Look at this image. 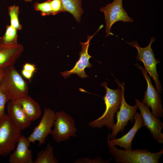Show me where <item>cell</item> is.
<instances>
[{"label": "cell", "instance_id": "25", "mask_svg": "<svg viewBox=\"0 0 163 163\" xmlns=\"http://www.w3.org/2000/svg\"><path fill=\"white\" fill-rule=\"evenodd\" d=\"M110 159L107 160H102L101 158H96L95 159L87 158H82L77 159L75 163H108L110 162Z\"/></svg>", "mask_w": 163, "mask_h": 163}, {"label": "cell", "instance_id": "8", "mask_svg": "<svg viewBox=\"0 0 163 163\" xmlns=\"http://www.w3.org/2000/svg\"><path fill=\"white\" fill-rule=\"evenodd\" d=\"M123 0H114L112 3H109L100 9V11L103 12L104 14L107 37L113 35L111 32L110 30L116 22L120 21L131 23L134 21L123 8Z\"/></svg>", "mask_w": 163, "mask_h": 163}, {"label": "cell", "instance_id": "15", "mask_svg": "<svg viewBox=\"0 0 163 163\" xmlns=\"http://www.w3.org/2000/svg\"><path fill=\"white\" fill-rule=\"evenodd\" d=\"M7 112L10 120L21 131L30 126L31 121L16 101L10 100L8 102Z\"/></svg>", "mask_w": 163, "mask_h": 163}, {"label": "cell", "instance_id": "3", "mask_svg": "<svg viewBox=\"0 0 163 163\" xmlns=\"http://www.w3.org/2000/svg\"><path fill=\"white\" fill-rule=\"evenodd\" d=\"M110 154L114 157L116 163H158L163 153V149L152 152L146 149L120 150L107 141Z\"/></svg>", "mask_w": 163, "mask_h": 163}, {"label": "cell", "instance_id": "23", "mask_svg": "<svg viewBox=\"0 0 163 163\" xmlns=\"http://www.w3.org/2000/svg\"><path fill=\"white\" fill-rule=\"evenodd\" d=\"M52 15H55L60 12L65 11L60 0H51Z\"/></svg>", "mask_w": 163, "mask_h": 163}, {"label": "cell", "instance_id": "13", "mask_svg": "<svg viewBox=\"0 0 163 163\" xmlns=\"http://www.w3.org/2000/svg\"><path fill=\"white\" fill-rule=\"evenodd\" d=\"M24 51L23 45L18 43L9 44L0 43V69L14 65Z\"/></svg>", "mask_w": 163, "mask_h": 163}, {"label": "cell", "instance_id": "27", "mask_svg": "<svg viewBox=\"0 0 163 163\" xmlns=\"http://www.w3.org/2000/svg\"><path fill=\"white\" fill-rule=\"evenodd\" d=\"M34 73L22 69L21 74L25 78L30 81Z\"/></svg>", "mask_w": 163, "mask_h": 163}, {"label": "cell", "instance_id": "4", "mask_svg": "<svg viewBox=\"0 0 163 163\" xmlns=\"http://www.w3.org/2000/svg\"><path fill=\"white\" fill-rule=\"evenodd\" d=\"M21 131L7 114L0 118V156H6L14 150Z\"/></svg>", "mask_w": 163, "mask_h": 163}, {"label": "cell", "instance_id": "29", "mask_svg": "<svg viewBox=\"0 0 163 163\" xmlns=\"http://www.w3.org/2000/svg\"><path fill=\"white\" fill-rule=\"evenodd\" d=\"M26 2H30L33 1V0H24Z\"/></svg>", "mask_w": 163, "mask_h": 163}, {"label": "cell", "instance_id": "10", "mask_svg": "<svg viewBox=\"0 0 163 163\" xmlns=\"http://www.w3.org/2000/svg\"><path fill=\"white\" fill-rule=\"evenodd\" d=\"M55 112L50 108L44 109L43 116L38 125L27 138L30 143L38 141L40 146L45 142L46 138L52 132Z\"/></svg>", "mask_w": 163, "mask_h": 163}, {"label": "cell", "instance_id": "20", "mask_svg": "<svg viewBox=\"0 0 163 163\" xmlns=\"http://www.w3.org/2000/svg\"><path fill=\"white\" fill-rule=\"evenodd\" d=\"M18 30L10 24L7 26L4 35L0 37L2 43L9 44L18 43Z\"/></svg>", "mask_w": 163, "mask_h": 163}, {"label": "cell", "instance_id": "14", "mask_svg": "<svg viewBox=\"0 0 163 163\" xmlns=\"http://www.w3.org/2000/svg\"><path fill=\"white\" fill-rule=\"evenodd\" d=\"M30 142L27 138L21 135L16 149L10 154L9 161L10 163H33L32 151L29 149Z\"/></svg>", "mask_w": 163, "mask_h": 163}, {"label": "cell", "instance_id": "17", "mask_svg": "<svg viewBox=\"0 0 163 163\" xmlns=\"http://www.w3.org/2000/svg\"><path fill=\"white\" fill-rule=\"evenodd\" d=\"M14 101L20 104L24 113L31 122L38 119L41 116V111L40 106L28 95Z\"/></svg>", "mask_w": 163, "mask_h": 163}, {"label": "cell", "instance_id": "18", "mask_svg": "<svg viewBox=\"0 0 163 163\" xmlns=\"http://www.w3.org/2000/svg\"><path fill=\"white\" fill-rule=\"evenodd\" d=\"M65 11L72 14L78 22L84 12L82 8V0H60Z\"/></svg>", "mask_w": 163, "mask_h": 163}, {"label": "cell", "instance_id": "19", "mask_svg": "<svg viewBox=\"0 0 163 163\" xmlns=\"http://www.w3.org/2000/svg\"><path fill=\"white\" fill-rule=\"evenodd\" d=\"M58 161L54 155L53 149L50 143L45 150L39 152L33 163H58Z\"/></svg>", "mask_w": 163, "mask_h": 163}, {"label": "cell", "instance_id": "28", "mask_svg": "<svg viewBox=\"0 0 163 163\" xmlns=\"http://www.w3.org/2000/svg\"><path fill=\"white\" fill-rule=\"evenodd\" d=\"M4 69H0V81L4 74Z\"/></svg>", "mask_w": 163, "mask_h": 163}, {"label": "cell", "instance_id": "22", "mask_svg": "<svg viewBox=\"0 0 163 163\" xmlns=\"http://www.w3.org/2000/svg\"><path fill=\"white\" fill-rule=\"evenodd\" d=\"M50 1L47 0L41 3L37 2L34 5V8L36 11H40L43 16L52 14Z\"/></svg>", "mask_w": 163, "mask_h": 163}, {"label": "cell", "instance_id": "9", "mask_svg": "<svg viewBox=\"0 0 163 163\" xmlns=\"http://www.w3.org/2000/svg\"><path fill=\"white\" fill-rule=\"evenodd\" d=\"M135 65L142 72L147 83V88L142 103L151 108L152 114L156 118L162 117L163 110L160 93L152 85L151 81L145 70L138 63Z\"/></svg>", "mask_w": 163, "mask_h": 163}, {"label": "cell", "instance_id": "11", "mask_svg": "<svg viewBox=\"0 0 163 163\" xmlns=\"http://www.w3.org/2000/svg\"><path fill=\"white\" fill-rule=\"evenodd\" d=\"M135 100L142 117L144 126L149 130L158 143H163V134L161 132L163 128L162 122L152 114L148 106L135 98Z\"/></svg>", "mask_w": 163, "mask_h": 163}, {"label": "cell", "instance_id": "26", "mask_svg": "<svg viewBox=\"0 0 163 163\" xmlns=\"http://www.w3.org/2000/svg\"><path fill=\"white\" fill-rule=\"evenodd\" d=\"M23 69L34 73L37 70L36 66L33 64L26 63L23 66Z\"/></svg>", "mask_w": 163, "mask_h": 163}, {"label": "cell", "instance_id": "21", "mask_svg": "<svg viewBox=\"0 0 163 163\" xmlns=\"http://www.w3.org/2000/svg\"><path fill=\"white\" fill-rule=\"evenodd\" d=\"M8 11L10 18V25L18 30H21L22 27L19 21V6L14 5L10 6L8 7Z\"/></svg>", "mask_w": 163, "mask_h": 163}, {"label": "cell", "instance_id": "16", "mask_svg": "<svg viewBox=\"0 0 163 163\" xmlns=\"http://www.w3.org/2000/svg\"><path fill=\"white\" fill-rule=\"evenodd\" d=\"M135 123L133 126L129 131L122 137L116 139H110L108 136L107 141L115 146H119L125 150L132 149V143L137 132L144 126L143 120L140 113L136 112L134 114Z\"/></svg>", "mask_w": 163, "mask_h": 163}, {"label": "cell", "instance_id": "30", "mask_svg": "<svg viewBox=\"0 0 163 163\" xmlns=\"http://www.w3.org/2000/svg\"><path fill=\"white\" fill-rule=\"evenodd\" d=\"M1 42V38H0V43Z\"/></svg>", "mask_w": 163, "mask_h": 163}, {"label": "cell", "instance_id": "1", "mask_svg": "<svg viewBox=\"0 0 163 163\" xmlns=\"http://www.w3.org/2000/svg\"><path fill=\"white\" fill-rule=\"evenodd\" d=\"M106 82L101 85L106 90V94L103 97L105 105V110L103 114L96 120L88 123V125L92 128L101 129L106 126L109 129H112L115 123L114 117L115 113L119 109L121 100L122 91L119 86L114 90L107 86Z\"/></svg>", "mask_w": 163, "mask_h": 163}, {"label": "cell", "instance_id": "24", "mask_svg": "<svg viewBox=\"0 0 163 163\" xmlns=\"http://www.w3.org/2000/svg\"><path fill=\"white\" fill-rule=\"evenodd\" d=\"M9 101L7 95L0 87V118L6 114L5 112V104Z\"/></svg>", "mask_w": 163, "mask_h": 163}, {"label": "cell", "instance_id": "6", "mask_svg": "<svg viewBox=\"0 0 163 163\" xmlns=\"http://www.w3.org/2000/svg\"><path fill=\"white\" fill-rule=\"evenodd\" d=\"M53 126L51 134L57 143L67 140L71 137L77 136L74 120L63 111L55 113Z\"/></svg>", "mask_w": 163, "mask_h": 163}, {"label": "cell", "instance_id": "2", "mask_svg": "<svg viewBox=\"0 0 163 163\" xmlns=\"http://www.w3.org/2000/svg\"><path fill=\"white\" fill-rule=\"evenodd\" d=\"M0 87L10 100H16L28 95V84L14 65L4 69Z\"/></svg>", "mask_w": 163, "mask_h": 163}, {"label": "cell", "instance_id": "12", "mask_svg": "<svg viewBox=\"0 0 163 163\" xmlns=\"http://www.w3.org/2000/svg\"><path fill=\"white\" fill-rule=\"evenodd\" d=\"M103 26V25H101L92 36H91L88 35L87 37L88 40L86 42L84 43L80 42L81 46V50L79 53V59L71 69L60 73L63 77L68 78L73 74H76L79 77L82 78H86L88 77L85 73V69L86 68H91L92 66L91 63L89 61V59L92 57L88 53L89 43L93 37Z\"/></svg>", "mask_w": 163, "mask_h": 163}, {"label": "cell", "instance_id": "7", "mask_svg": "<svg viewBox=\"0 0 163 163\" xmlns=\"http://www.w3.org/2000/svg\"><path fill=\"white\" fill-rule=\"evenodd\" d=\"M116 81L121 89V100L119 110L117 112V123L114 124L112 129L111 133L109 132L108 136L110 139H115L120 132L123 131L125 126L129 121H133L134 114L138 108L136 104L134 106H132L127 103L124 97V82L120 83L117 80Z\"/></svg>", "mask_w": 163, "mask_h": 163}, {"label": "cell", "instance_id": "5", "mask_svg": "<svg viewBox=\"0 0 163 163\" xmlns=\"http://www.w3.org/2000/svg\"><path fill=\"white\" fill-rule=\"evenodd\" d=\"M155 39L153 37L151 38L149 44L146 47H140L136 41L133 40L127 43L130 46L136 48L138 53L136 57L138 61L142 62L145 69L153 78L155 83L156 88L159 93H161V85L159 80L158 74L156 68L157 65L160 61L155 57V54L151 48L152 43L155 41Z\"/></svg>", "mask_w": 163, "mask_h": 163}]
</instances>
